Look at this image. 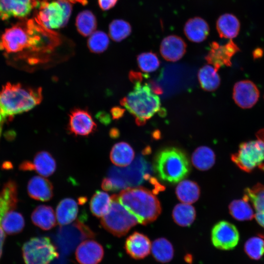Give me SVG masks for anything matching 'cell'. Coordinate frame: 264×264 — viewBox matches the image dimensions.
Here are the masks:
<instances>
[{
  "label": "cell",
  "mask_w": 264,
  "mask_h": 264,
  "mask_svg": "<svg viewBox=\"0 0 264 264\" xmlns=\"http://www.w3.org/2000/svg\"><path fill=\"white\" fill-rule=\"evenodd\" d=\"M78 206L76 201L71 198L62 199L56 208V218L60 225H66L71 223L76 218Z\"/></svg>",
  "instance_id": "obj_24"
},
{
  "label": "cell",
  "mask_w": 264,
  "mask_h": 264,
  "mask_svg": "<svg viewBox=\"0 0 264 264\" xmlns=\"http://www.w3.org/2000/svg\"><path fill=\"white\" fill-rule=\"evenodd\" d=\"M37 0H0V19H23L35 7Z\"/></svg>",
  "instance_id": "obj_13"
},
{
  "label": "cell",
  "mask_w": 264,
  "mask_h": 264,
  "mask_svg": "<svg viewBox=\"0 0 264 264\" xmlns=\"http://www.w3.org/2000/svg\"><path fill=\"white\" fill-rule=\"evenodd\" d=\"M109 35L115 42H119L127 38L132 32V27L127 21L117 19L112 21L109 25Z\"/></svg>",
  "instance_id": "obj_35"
},
{
  "label": "cell",
  "mask_w": 264,
  "mask_h": 264,
  "mask_svg": "<svg viewBox=\"0 0 264 264\" xmlns=\"http://www.w3.org/2000/svg\"><path fill=\"white\" fill-rule=\"evenodd\" d=\"M211 241L218 249L229 250L238 244L240 235L236 227L231 223L221 220L213 227L211 231Z\"/></svg>",
  "instance_id": "obj_9"
},
{
  "label": "cell",
  "mask_w": 264,
  "mask_h": 264,
  "mask_svg": "<svg viewBox=\"0 0 264 264\" xmlns=\"http://www.w3.org/2000/svg\"><path fill=\"white\" fill-rule=\"evenodd\" d=\"M27 190L30 198L41 201H49L54 195L51 182L40 176H34L30 179Z\"/></svg>",
  "instance_id": "obj_18"
},
{
  "label": "cell",
  "mask_w": 264,
  "mask_h": 264,
  "mask_svg": "<svg viewBox=\"0 0 264 264\" xmlns=\"http://www.w3.org/2000/svg\"><path fill=\"white\" fill-rule=\"evenodd\" d=\"M196 216V212L194 207L188 203L176 204L172 212V217L175 222L182 227L191 225L194 221Z\"/></svg>",
  "instance_id": "obj_29"
},
{
  "label": "cell",
  "mask_w": 264,
  "mask_h": 264,
  "mask_svg": "<svg viewBox=\"0 0 264 264\" xmlns=\"http://www.w3.org/2000/svg\"><path fill=\"white\" fill-rule=\"evenodd\" d=\"M200 188L195 181L183 180L179 182L176 188L177 198L182 202L191 204L197 201L200 196Z\"/></svg>",
  "instance_id": "obj_26"
},
{
  "label": "cell",
  "mask_w": 264,
  "mask_h": 264,
  "mask_svg": "<svg viewBox=\"0 0 264 264\" xmlns=\"http://www.w3.org/2000/svg\"><path fill=\"white\" fill-rule=\"evenodd\" d=\"M137 62L139 69L144 72H154L160 66L157 56L151 51L139 54L137 57Z\"/></svg>",
  "instance_id": "obj_37"
},
{
  "label": "cell",
  "mask_w": 264,
  "mask_h": 264,
  "mask_svg": "<svg viewBox=\"0 0 264 264\" xmlns=\"http://www.w3.org/2000/svg\"><path fill=\"white\" fill-rule=\"evenodd\" d=\"M143 75L139 72L131 71L129 73V78L132 82L134 83L137 82H141L142 80Z\"/></svg>",
  "instance_id": "obj_42"
},
{
  "label": "cell",
  "mask_w": 264,
  "mask_h": 264,
  "mask_svg": "<svg viewBox=\"0 0 264 264\" xmlns=\"http://www.w3.org/2000/svg\"><path fill=\"white\" fill-rule=\"evenodd\" d=\"M134 84L133 90L120 100V104L135 117L138 125H143L160 110V100L153 92L149 84L142 85L141 82Z\"/></svg>",
  "instance_id": "obj_4"
},
{
  "label": "cell",
  "mask_w": 264,
  "mask_h": 264,
  "mask_svg": "<svg viewBox=\"0 0 264 264\" xmlns=\"http://www.w3.org/2000/svg\"><path fill=\"white\" fill-rule=\"evenodd\" d=\"M71 3H79L81 4L85 5L88 3L87 0H67Z\"/></svg>",
  "instance_id": "obj_47"
},
{
  "label": "cell",
  "mask_w": 264,
  "mask_h": 264,
  "mask_svg": "<svg viewBox=\"0 0 264 264\" xmlns=\"http://www.w3.org/2000/svg\"><path fill=\"white\" fill-rule=\"evenodd\" d=\"M112 202L108 212L100 220L101 224L113 235L125 236L137 222L136 218L120 203L117 195H112Z\"/></svg>",
  "instance_id": "obj_7"
},
{
  "label": "cell",
  "mask_w": 264,
  "mask_h": 264,
  "mask_svg": "<svg viewBox=\"0 0 264 264\" xmlns=\"http://www.w3.org/2000/svg\"><path fill=\"white\" fill-rule=\"evenodd\" d=\"M75 259L79 264H99L104 255L103 246L93 240L82 242L77 247Z\"/></svg>",
  "instance_id": "obj_15"
},
{
  "label": "cell",
  "mask_w": 264,
  "mask_h": 264,
  "mask_svg": "<svg viewBox=\"0 0 264 264\" xmlns=\"http://www.w3.org/2000/svg\"><path fill=\"white\" fill-rule=\"evenodd\" d=\"M244 251L250 258L260 259L264 254V241L256 237L250 238L244 244Z\"/></svg>",
  "instance_id": "obj_38"
},
{
  "label": "cell",
  "mask_w": 264,
  "mask_h": 264,
  "mask_svg": "<svg viewBox=\"0 0 264 264\" xmlns=\"http://www.w3.org/2000/svg\"><path fill=\"white\" fill-rule=\"evenodd\" d=\"M152 244L144 234L134 232L126 240L124 248L127 254L133 259L139 260L147 257L151 251Z\"/></svg>",
  "instance_id": "obj_16"
},
{
  "label": "cell",
  "mask_w": 264,
  "mask_h": 264,
  "mask_svg": "<svg viewBox=\"0 0 264 264\" xmlns=\"http://www.w3.org/2000/svg\"><path fill=\"white\" fill-rule=\"evenodd\" d=\"M111 202V197L107 193L96 191L90 201V211L96 217L102 218L109 211Z\"/></svg>",
  "instance_id": "obj_28"
},
{
  "label": "cell",
  "mask_w": 264,
  "mask_h": 264,
  "mask_svg": "<svg viewBox=\"0 0 264 264\" xmlns=\"http://www.w3.org/2000/svg\"><path fill=\"white\" fill-rule=\"evenodd\" d=\"M243 198L251 203L256 212H264V185L258 183L244 190Z\"/></svg>",
  "instance_id": "obj_34"
},
{
  "label": "cell",
  "mask_w": 264,
  "mask_h": 264,
  "mask_svg": "<svg viewBox=\"0 0 264 264\" xmlns=\"http://www.w3.org/2000/svg\"><path fill=\"white\" fill-rule=\"evenodd\" d=\"M198 80L201 88L207 91L216 90L220 84L218 71L211 65H205L198 72Z\"/></svg>",
  "instance_id": "obj_27"
},
{
  "label": "cell",
  "mask_w": 264,
  "mask_h": 264,
  "mask_svg": "<svg viewBox=\"0 0 264 264\" xmlns=\"http://www.w3.org/2000/svg\"><path fill=\"white\" fill-rule=\"evenodd\" d=\"M216 161L214 151L209 147L202 146L197 148L193 153L191 161L194 166L200 171H206L211 168Z\"/></svg>",
  "instance_id": "obj_25"
},
{
  "label": "cell",
  "mask_w": 264,
  "mask_h": 264,
  "mask_svg": "<svg viewBox=\"0 0 264 264\" xmlns=\"http://www.w3.org/2000/svg\"><path fill=\"white\" fill-rule=\"evenodd\" d=\"M110 134L111 137L115 138L119 136V131L117 129L113 128L110 131Z\"/></svg>",
  "instance_id": "obj_46"
},
{
  "label": "cell",
  "mask_w": 264,
  "mask_h": 264,
  "mask_svg": "<svg viewBox=\"0 0 264 264\" xmlns=\"http://www.w3.org/2000/svg\"><path fill=\"white\" fill-rule=\"evenodd\" d=\"M110 112L113 119H118L123 116L125 110L119 107H114L111 109Z\"/></svg>",
  "instance_id": "obj_40"
},
{
  "label": "cell",
  "mask_w": 264,
  "mask_h": 264,
  "mask_svg": "<svg viewBox=\"0 0 264 264\" xmlns=\"http://www.w3.org/2000/svg\"><path fill=\"white\" fill-rule=\"evenodd\" d=\"M109 43V38L106 33L102 31H96L90 35L88 46L91 52L100 53L107 49Z\"/></svg>",
  "instance_id": "obj_36"
},
{
  "label": "cell",
  "mask_w": 264,
  "mask_h": 264,
  "mask_svg": "<svg viewBox=\"0 0 264 264\" xmlns=\"http://www.w3.org/2000/svg\"><path fill=\"white\" fill-rule=\"evenodd\" d=\"M43 99L41 88H32L20 84L7 83L0 91V119L28 111Z\"/></svg>",
  "instance_id": "obj_1"
},
{
  "label": "cell",
  "mask_w": 264,
  "mask_h": 264,
  "mask_svg": "<svg viewBox=\"0 0 264 264\" xmlns=\"http://www.w3.org/2000/svg\"><path fill=\"white\" fill-rule=\"evenodd\" d=\"M263 54V50L261 48H256L253 52V57L254 58H258L261 57Z\"/></svg>",
  "instance_id": "obj_45"
},
{
  "label": "cell",
  "mask_w": 264,
  "mask_h": 264,
  "mask_svg": "<svg viewBox=\"0 0 264 264\" xmlns=\"http://www.w3.org/2000/svg\"><path fill=\"white\" fill-rule=\"evenodd\" d=\"M25 264H49L59 253L50 239L46 236L33 237L22 246Z\"/></svg>",
  "instance_id": "obj_8"
},
{
  "label": "cell",
  "mask_w": 264,
  "mask_h": 264,
  "mask_svg": "<svg viewBox=\"0 0 264 264\" xmlns=\"http://www.w3.org/2000/svg\"><path fill=\"white\" fill-rule=\"evenodd\" d=\"M22 171H35L44 177L54 174L56 169V162L51 154L46 151L38 152L32 161L26 160L20 165Z\"/></svg>",
  "instance_id": "obj_14"
},
{
  "label": "cell",
  "mask_w": 264,
  "mask_h": 264,
  "mask_svg": "<svg viewBox=\"0 0 264 264\" xmlns=\"http://www.w3.org/2000/svg\"><path fill=\"white\" fill-rule=\"evenodd\" d=\"M228 208L230 215L237 220H248L255 217L250 202L243 198L242 199L233 200Z\"/></svg>",
  "instance_id": "obj_32"
},
{
  "label": "cell",
  "mask_w": 264,
  "mask_h": 264,
  "mask_svg": "<svg viewBox=\"0 0 264 264\" xmlns=\"http://www.w3.org/2000/svg\"><path fill=\"white\" fill-rule=\"evenodd\" d=\"M32 222L43 230H49L56 224L55 212L48 205H40L33 210L31 216Z\"/></svg>",
  "instance_id": "obj_22"
},
{
  "label": "cell",
  "mask_w": 264,
  "mask_h": 264,
  "mask_svg": "<svg viewBox=\"0 0 264 264\" xmlns=\"http://www.w3.org/2000/svg\"><path fill=\"white\" fill-rule=\"evenodd\" d=\"M118 0H98L100 7L103 10H108L112 8Z\"/></svg>",
  "instance_id": "obj_39"
},
{
  "label": "cell",
  "mask_w": 264,
  "mask_h": 264,
  "mask_svg": "<svg viewBox=\"0 0 264 264\" xmlns=\"http://www.w3.org/2000/svg\"><path fill=\"white\" fill-rule=\"evenodd\" d=\"M37 0L38 8L35 20L48 29L65 26L70 18L72 5L67 0Z\"/></svg>",
  "instance_id": "obj_5"
},
{
  "label": "cell",
  "mask_w": 264,
  "mask_h": 264,
  "mask_svg": "<svg viewBox=\"0 0 264 264\" xmlns=\"http://www.w3.org/2000/svg\"><path fill=\"white\" fill-rule=\"evenodd\" d=\"M151 251L154 259L158 262H169L174 256V248L166 239L160 238L155 240L152 244Z\"/></svg>",
  "instance_id": "obj_31"
},
{
  "label": "cell",
  "mask_w": 264,
  "mask_h": 264,
  "mask_svg": "<svg viewBox=\"0 0 264 264\" xmlns=\"http://www.w3.org/2000/svg\"><path fill=\"white\" fill-rule=\"evenodd\" d=\"M256 140L242 143L231 160L241 170L250 172L257 167L264 169V129L256 134Z\"/></svg>",
  "instance_id": "obj_6"
},
{
  "label": "cell",
  "mask_w": 264,
  "mask_h": 264,
  "mask_svg": "<svg viewBox=\"0 0 264 264\" xmlns=\"http://www.w3.org/2000/svg\"><path fill=\"white\" fill-rule=\"evenodd\" d=\"M24 225L25 221L22 215L14 210L7 212L1 221L2 229L8 235H15L20 233Z\"/></svg>",
  "instance_id": "obj_30"
},
{
  "label": "cell",
  "mask_w": 264,
  "mask_h": 264,
  "mask_svg": "<svg viewBox=\"0 0 264 264\" xmlns=\"http://www.w3.org/2000/svg\"><path fill=\"white\" fill-rule=\"evenodd\" d=\"M216 28L220 38L232 39L238 35L240 22L235 15L226 13L218 19Z\"/></svg>",
  "instance_id": "obj_21"
},
{
  "label": "cell",
  "mask_w": 264,
  "mask_h": 264,
  "mask_svg": "<svg viewBox=\"0 0 264 264\" xmlns=\"http://www.w3.org/2000/svg\"><path fill=\"white\" fill-rule=\"evenodd\" d=\"M240 50L232 39L224 45H220L217 42H213L210 44V49L205 59L208 64L218 71L224 66H231L232 57Z\"/></svg>",
  "instance_id": "obj_10"
},
{
  "label": "cell",
  "mask_w": 264,
  "mask_h": 264,
  "mask_svg": "<svg viewBox=\"0 0 264 264\" xmlns=\"http://www.w3.org/2000/svg\"><path fill=\"white\" fill-rule=\"evenodd\" d=\"M5 238V232L2 229L0 223V258L2 252V247Z\"/></svg>",
  "instance_id": "obj_44"
},
{
  "label": "cell",
  "mask_w": 264,
  "mask_h": 264,
  "mask_svg": "<svg viewBox=\"0 0 264 264\" xmlns=\"http://www.w3.org/2000/svg\"><path fill=\"white\" fill-rule=\"evenodd\" d=\"M187 44L179 36L171 35L165 37L160 45V52L162 57L169 62H176L184 55Z\"/></svg>",
  "instance_id": "obj_17"
},
{
  "label": "cell",
  "mask_w": 264,
  "mask_h": 264,
  "mask_svg": "<svg viewBox=\"0 0 264 264\" xmlns=\"http://www.w3.org/2000/svg\"><path fill=\"white\" fill-rule=\"evenodd\" d=\"M259 95L258 88L250 80L238 82L233 88V100L238 106L242 109H249L254 106L258 100Z\"/></svg>",
  "instance_id": "obj_12"
},
{
  "label": "cell",
  "mask_w": 264,
  "mask_h": 264,
  "mask_svg": "<svg viewBox=\"0 0 264 264\" xmlns=\"http://www.w3.org/2000/svg\"><path fill=\"white\" fill-rule=\"evenodd\" d=\"M18 203L17 185L13 180L8 181L0 192V222L4 216L14 210Z\"/></svg>",
  "instance_id": "obj_20"
},
{
  "label": "cell",
  "mask_w": 264,
  "mask_h": 264,
  "mask_svg": "<svg viewBox=\"0 0 264 264\" xmlns=\"http://www.w3.org/2000/svg\"><path fill=\"white\" fill-rule=\"evenodd\" d=\"M69 117L68 130L75 135L88 136L96 129V124L87 110L74 109Z\"/></svg>",
  "instance_id": "obj_11"
},
{
  "label": "cell",
  "mask_w": 264,
  "mask_h": 264,
  "mask_svg": "<svg viewBox=\"0 0 264 264\" xmlns=\"http://www.w3.org/2000/svg\"><path fill=\"white\" fill-rule=\"evenodd\" d=\"M154 169L163 181L176 184L186 178L191 171V165L185 152L175 147L160 150L154 159Z\"/></svg>",
  "instance_id": "obj_3"
},
{
  "label": "cell",
  "mask_w": 264,
  "mask_h": 264,
  "mask_svg": "<svg viewBox=\"0 0 264 264\" xmlns=\"http://www.w3.org/2000/svg\"><path fill=\"white\" fill-rule=\"evenodd\" d=\"M76 26L78 32L82 36H90L97 27V20L95 15L89 10L79 13L76 19Z\"/></svg>",
  "instance_id": "obj_33"
},
{
  "label": "cell",
  "mask_w": 264,
  "mask_h": 264,
  "mask_svg": "<svg viewBox=\"0 0 264 264\" xmlns=\"http://www.w3.org/2000/svg\"><path fill=\"white\" fill-rule=\"evenodd\" d=\"M149 85L152 90L154 93L161 94L163 92L162 89L161 88V87H159L154 81H151Z\"/></svg>",
  "instance_id": "obj_43"
},
{
  "label": "cell",
  "mask_w": 264,
  "mask_h": 264,
  "mask_svg": "<svg viewBox=\"0 0 264 264\" xmlns=\"http://www.w3.org/2000/svg\"><path fill=\"white\" fill-rule=\"evenodd\" d=\"M120 203L138 223L145 225L154 221L161 212L160 203L152 192L142 187H129L117 195Z\"/></svg>",
  "instance_id": "obj_2"
},
{
  "label": "cell",
  "mask_w": 264,
  "mask_h": 264,
  "mask_svg": "<svg viewBox=\"0 0 264 264\" xmlns=\"http://www.w3.org/2000/svg\"><path fill=\"white\" fill-rule=\"evenodd\" d=\"M110 157L111 162L116 166L126 167L133 161L134 158V151L128 143L118 142L112 146Z\"/></svg>",
  "instance_id": "obj_23"
},
{
  "label": "cell",
  "mask_w": 264,
  "mask_h": 264,
  "mask_svg": "<svg viewBox=\"0 0 264 264\" xmlns=\"http://www.w3.org/2000/svg\"><path fill=\"white\" fill-rule=\"evenodd\" d=\"M97 118L103 124H108L110 122V115L105 111H100L97 114Z\"/></svg>",
  "instance_id": "obj_41"
},
{
  "label": "cell",
  "mask_w": 264,
  "mask_h": 264,
  "mask_svg": "<svg viewBox=\"0 0 264 264\" xmlns=\"http://www.w3.org/2000/svg\"><path fill=\"white\" fill-rule=\"evenodd\" d=\"M183 30L187 39L196 43L202 42L206 40L210 31L207 22L199 17L189 19L186 22Z\"/></svg>",
  "instance_id": "obj_19"
}]
</instances>
